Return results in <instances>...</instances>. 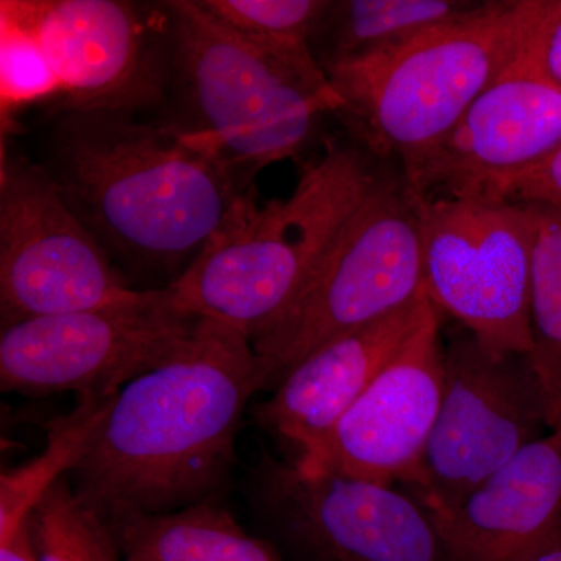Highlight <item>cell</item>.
Segmentation results:
<instances>
[{
    "label": "cell",
    "mask_w": 561,
    "mask_h": 561,
    "mask_svg": "<svg viewBox=\"0 0 561 561\" xmlns=\"http://www.w3.org/2000/svg\"><path fill=\"white\" fill-rule=\"evenodd\" d=\"M257 390L250 339L201 317L173 356L111 400L70 472L73 491L103 518L221 500L238 460L243 412Z\"/></svg>",
    "instance_id": "1"
},
{
    "label": "cell",
    "mask_w": 561,
    "mask_h": 561,
    "mask_svg": "<svg viewBox=\"0 0 561 561\" xmlns=\"http://www.w3.org/2000/svg\"><path fill=\"white\" fill-rule=\"evenodd\" d=\"M41 165L108 254L176 278L254 187L197 133L127 113L54 114Z\"/></svg>",
    "instance_id": "2"
},
{
    "label": "cell",
    "mask_w": 561,
    "mask_h": 561,
    "mask_svg": "<svg viewBox=\"0 0 561 561\" xmlns=\"http://www.w3.org/2000/svg\"><path fill=\"white\" fill-rule=\"evenodd\" d=\"M171 88L180 119L245 184L267 165L298 157L342 99L308 43L254 41L232 32L197 0L162 2Z\"/></svg>",
    "instance_id": "3"
},
{
    "label": "cell",
    "mask_w": 561,
    "mask_h": 561,
    "mask_svg": "<svg viewBox=\"0 0 561 561\" xmlns=\"http://www.w3.org/2000/svg\"><path fill=\"white\" fill-rule=\"evenodd\" d=\"M383 161L348 135L328 140L284 201L239 198L219 231L169 283L184 312L221 321L251 342L297 297Z\"/></svg>",
    "instance_id": "4"
},
{
    "label": "cell",
    "mask_w": 561,
    "mask_h": 561,
    "mask_svg": "<svg viewBox=\"0 0 561 561\" xmlns=\"http://www.w3.org/2000/svg\"><path fill=\"white\" fill-rule=\"evenodd\" d=\"M546 0H483L460 20L370 57L323 66L346 135L409 164L440 142L522 54Z\"/></svg>",
    "instance_id": "5"
},
{
    "label": "cell",
    "mask_w": 561,
    "mask_h": 561,
    "mask_svg": "<svg viewBox=\"0 0 561 561\" xmlns=\"http://www.w3.org/2000/svg\"><path fill=\"white\" fill-rule=\"evenodd\" d=\"M423 295L420 195L401 162L386 160L297 297L251 342L262 389H275L324 343L386 319Z\"/></svg>",
    "instance_id": "6"
},
{
    "label": "cell",
    "mask_w": 561,
    "mask_h": 561,
    "mask_svg": "<svg viewBox=\"0 0 561 561\" xmlns=\"http://www.w3.org/2000/svg\"><path fill=\"white\" fill-rule=\"evenodd\" d=\"M541 206L421 197L424 291L489 348L530 350V278Z\"/></svg>",
    "instance_id": "7"
},
{
    "label": "cell",
    "mask_w": 561,
    "mask_h": 561,
    "mask_svg": "<svg viewBox=\"0 0 561 561\" xmlns=\"http://www.w3.org/2000/svg\"><path fill=\"white\" fill-rule=\"evenodd\" d=\"M243 494L262 538L295 561H449L430 512L393 485L262 456Z\"/></svg>",
    "instance_id": "8"
},
{
    "label": "cell",
    "mask_w": 561,
    "mask_h": 561,
    "mask_svg": "<svg viewBox=\"0 0 561 561\" xmlns=\"http://www.w3.org/2000/svg\"><path fill=\"white\" fill-rule=\"evenodd\" d=\"M198 319L164 286L102 308L10 324L0 337V387L28 397H114L173 356Z\"/></svg>",
    "instance_id": "9"
},
{
    "label": "cell",
    "mask_w": 561,
    "mask_h": 561,
    "mask_svg": "<svg viewBox=\"0 0 561 561\" xmlns=\"http://www.w3.org/2000/svg\"><path fill=\"white\" fill-rule=\"evenodd\" d=\"M138 291L69 208L46 169L2 140V328L127 301Z\"/></svg>",
    "instance_id": "10"
},
{
    "label": "cell",
    "mask_w": 561,
    "mask_h": 561,
    "mask_svg": "<svg viewBox=\"0 0 561 561\" xmlns=\"http://www.w3.org/2000/svg\"><path fill=\"white\" fill-rule=\"evenodd\" d=\"M549 431L527 354L489 348L467 330L445 346L440 409L413 489L443 507L508 463Z\"/></svg>",
    "instance_id": "11"
},
{
    "label": "cell",
    "mask_w": 561,
    "mask_h": 561,
    "mask_svg": "<svg viewBox=\"0 0 561 561\" xmlns=\"http://www.w3.org/2000/svg\"><path fill=\"white\" fill-rule=\"evenodd\" d=\"M39 41L60 81L51 114L127 113L164 105L171 87L164 7L124 0H2Z\"/></svg>",
    "instance_id": "12"
},
{
    "label": "cell",
    "mask_w": 561,
    "mask_h": 561,
    "mask_svg": "<svg viewBox=\"0 0 561 561\" xmlns=\"http://www.w3.org/2000/svg\"><path fill=\"white\" fill-rule=\"evenodd\" d=\"M442 312L426 308L375 381L334 430L295 468L305 476L341 474L415 485L445 383Z\"/></svg>",
    "instance_id": "13"
},
{
    "label": "cell",
    "mask_w": 561,
    "mask_h": 561,
    "mask_svg": "<svg viewBox=\"0 0 561 561\" xmlns=\"http://www.w3.org/2000/svg\"><path fill=\"white\" fill-rule=\"evenodd\" d=\"M559 147L561 90L523 49L440 142L401 165L421 197H463Z\"/></svg>",
    "instance_id": "14"
},
{
    "label": "cell",
    "mask_w": 561,
    "mask_h": 561,
    "mask_svg": "<svg viewBox=\"0 0 561 561\" xmlns=\"http://www.w3.org/2000/svg\"><path fill=\"white\" fill-rule=\"evenodd\" d=\"M430 512L449 561H530L561 537V430Z\"/></svg>",
    "instance_id": "15"
},
{
    "label": "cell",
    "mask_w": 561,
    "mask_h": 561,
    "mask_svg": "<svg viewBox=\"0 0 561 561\" xmlns=\"http://www.w3.org/2000/svg\"><path fill=\"white\" fill-rule=\"evenodd\" d=\"M427 305L419 301L312 351L283 376L275 393L254 408V421L289 442L298 456L319 446L375 381Z\"/></svg>",
    "instance_id": "16"
},
{
    "label": "cell",
    "mask_w": 561,
    "mask_h": 561,
    "mask_svg": "<svg viewBox=\"0 0 561 561\" xmlns=\"http://www.w3.org/2000/svg\"><path fill=\"white\" fill-rule=\"evenodd\" d=\"M105 522L125 561H287L271 541L243 529L221 500Z\"/></svg>",
    "instance_id": "17"
},
{
    "label": "cell",
    "mask_w": 561,
    "mask_h": 561,
    "mask_svg": "<svg viewBox=\"0 0 561 561\" xmlns=\"http://www.w3.org/2000/svg\"><path fill=\"white\" fill-rule=\"evenodd\" d=\"M478 5L468 0H339L331 2L311 49L321 68L370 57L460 20Z\"/></svg>",
    "instance_id": "18"
},
{
    "label": "cell",
    "mask_w": 561,
    "mask_h": 561,
    "mask_svg": "<svg viewBox=\"0 0 561 561\" xmlns=\"http://www.w3.org/2000/svg\"><path fill=\"white\" fill-rule=\"evenodd\" d=\"M114 397H80L72 412L51 421L39 456L0 474V542L9 540L44 494L83 459Z\"/></svg>",
    "instance_id": "19"
},
{
    "label": "cell",
    "mask_w": 561,
    "mask_h": 561,
    "mask_svg": "<svg viewBox=\"0 0 561 561\" xmlns=\"http://www.w3.org/2000/svg\"><path fill=\"white\" fill-rule=\"evenodd\" d=\"M549 431L561 430V208L541 206L530 278V350Z\"/></svg>",
    "instance_id": "20"
},
{
    "label": "cell",
    "mask_w": 561,
    "mask_h": 561,
    "mask_svg": "<svg viewBox=\"0 0 561 561\" xmlns=\"http://www.w3.org/2000/svg\"><path fill=\"white\" fill-rule=\"evenodd\" d=\"M28 523L39 561H125L108 523L66 478L44 494Z\"/></svg>",
    "instance_id": "21"
},
{
    "label": "cell",
    "mask_w": 561,
    "mask_h": 561,
    "mask_svg": "<svg viewBox=\"0 0 561 561\" xmlns=\"http://www.w3.org/2000/svg\"><path fill=\"white\" fill-rule=\"evenodd\" d=\"M60 81L46 51L28 28L0 13V102L2 131L9 130L11 116L36 103L57 102Z\"/></svg>",
    "instance_id": "22"
},
{
    "label": "cell",
    "mask_w": 561,
    "mask_h": 561,
    "mask_svg": "<svg viewBox=\"0 0 561 561\" xmlns=\"http://www.w3.org/2000/svg\"><path fill=\"white\" fill-rule=\"evenodd\" d=\"M232 32L254 41H301L311 46L331 0H197Z\"/></svg>",
    "instance_id": "23"
},
{
    "label": "cell",
    "mask_w": 561,
    "mask_h": 561,
    "mask_svg": "<svg viewBox=\"0 0 561 561\" xmlns=\"http://www.w3.org/2000/svg\"><path fill=\"white\" fill-rule=\"evenodd\" d=\"M526 205L561 208V147L545 160L483 187L479 194Z\"/></svg>",
    "instance_id": "24"
},
{
    "label": "cell",
    "mask_w": 561,
    "mask_h": 561,
    "mask_svg": "<svg viewBox=\"0 0 561 561\" xmlns=\"http://www.w3.org/2000/svg\"><path fill=\"white\" fill-rule=\"evenodd\" d=\"M524 54L561 90V0H546L545 11L524 47Z\"/></svg>",
    "instance_id": "25"
},
{
    "label": "cell",
    "mask_w": 561,
    "mask_h": 561,
    "mask_svg": "<svg viewBox=\"0 0 561 561\" xmlns=\"http://www.w3.org/2000/svg\"><path fill=\"white\" fill-rule=\"evenodd\" d=\"M0 561H39L28 518L9 540L0 542Z\"/></svg>",
    "instance_id": "26"
},
{
    "label": "cell",
    "mask_w": 561,
    "mask_h": 561,
    "mask_svg": "<svg viewBox=\"0 0 561 561\" xmlns=\"http://www.w3.org/2000/svg\"><path fill=\"white\" fill-rule=\"evenodd\" d=\"M530 561H561V537Z\"/></svg>",
    "instance_id": "27"
}]
</instances>
